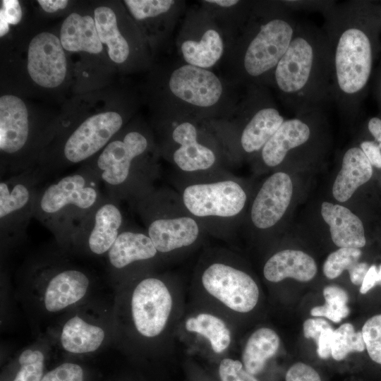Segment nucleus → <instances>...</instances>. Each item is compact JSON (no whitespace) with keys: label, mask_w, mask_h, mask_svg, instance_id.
<instances>
[{"label":"nucleus","mask_w":381,"mask_h":381,"mask_svg":"<svg viewBox=\"0 0 381 381\" xmlns=\"http://www.w3.org/2000/svg\"><path fill=\"white\" fill-rule=\"evenodd\" d=\"M321 214L329 226L332 240L337 246L360 248L365 245L363 223L349 209L340 205L323 202Z\"/></svg>","instance_id":"26"},{"label":"nucleus","mask_w":381,"mask_h":381,"mask_svg":"<svg viewBox=\"0 0 381 381\" xmlns=\"http://www.w3.org/2000/svg\"><path fill=\"white\" fill-rule=\"evenodd\" d=\"M315 112L284 120L260 151L262 160L266 166L279 165L290 151L310 140L312 135L310 121Z\"/></svg>","instance_id":"25"},{"label":"nucleus","mask_w":381,"mask_h":381,"mask_svg":"<svg viewBox=\"0 0 381 381\" xmlns=\"http://www.w3.org/2000/svg\"><path fill=\"white\" fill-rule=\"evenodd\" d=\"M181 198L186 210L203 228L212 224L227 226L245 207L247 195L243 187L229 178L194 182L185 186Z\"/></svg>","instance_id":"16"},{"label":"nucleus","mask_w":381,"mask_h":381,"mask_svg":"<svg viewBox=\"0 0 381 381\" xmlns=\"http://www.w3.org/2000/svg\"><path fill=\"white\" fill-rule=\"evenodd\" d=\"M280 339L269 327L255 330L248 338L241 353V363L250 374L257 376L262 373L270 359L278 351Z\"/></svg>","instance_id":"32"},{"label":"nucleus","mask_w":381,"mask_h":381,"mask_svg":"<svg viewBox=\"0 0 381 381\" xmlns=\"http://www.w3.org/2000/svg\"><path fill=\"white\" fill-rule=\"evenodd\" d=\"M367 128L374 140H375L381 132V118L378 116L371 117L368 121Z\"/></svg>","instance_id":"48"},{"label":"nucleus","mask_w":381,"mask_h":381,"mask_svg":"<svg viewBox=\"0 0 381 381\" xmlns=\"http://www.w3.org/2000/svg\"><path fill=\"white\" fill-rule=\"evenodd\" d=\"M243 110L246 114L240 145L248 154L261 151L284 121L279 109L264 86H249Z\"/></svg>","instance_id":"18"},{"label":"nucleus","mask_w":381,"mask_h":381,"mask_svg":"<svg viewBox=\"0 0 381 381\" xmlns=\"http://www.w3.org/2000/svg\"><path fill=\"white\" fill-rule=\"evenodd\" d=\"M159 86L153 93L159 100L195 116L218 109L226 96L225 86L214 72L186 63L171 68Z\"/></svg>","instance_id":"12"},{"label":"nucleus","mask_w":381,"mask_h":381,"mask_svg":"<svg viewBox=\"0 0 381 381\" xmlns=\"http://www.w3.org/2000/svg\"><path fill=\"white\" fill-rule=\"evenodd\" d=\"M332 326L324 319L310 318L306 320L303 326V334L307 339H313L315 343L320 335Z\"/></svg>","instance_id":"42"},{"label":"nucleus","mask_w":381,"mask_h":381,"mask_svg":"<svg viewBox=\"0 0 381 381\" xmlns=\"http://www.w3.org/2000/svg\"><path fill=\"white\" fill-rule=\"evenodd\" d=\"M181 325L187 339L201 349L222 355L231 348L233 340L231 327L223 317L212 311H193L183 318Z\"/></svg>","instance_id":"23"},{"label":"nucleus","mask_w":381,"mask_h":381,"mask_svg":"<svg viewBox=\"0 0 381 381\" xmlns=\"http://www.w3.org/2000/svg\"><path fill=\"white\" fill-rule=\"evenodd\" d=\"M272 85L296 116L323 111L333 101L330 47L322 29L297 22L293 39L274 69Z\"/></svg>","instance_id":"4"},{"label":"nucleus","mask_w":381,"mask_h":381,"mask_svg":"<svg viewBox=\"0 0 381 381\" xmlns=\"http://www.w3.org/2000/svg\"><path fill=\"white\" fill-rule=\"evenodd\" d=\"M322 14L329 42L333 101L345 115L361 111L381 53V8L370 0L332 1Z\"/></svg>","instance_id":"2"},{"label":"nucleus","mask_w":381,"mask_h":381,"mask_svg":"<svg viewBox=\"0 0 381 381\" xmlns=\"http://www.w3.org/2000/svg\"><path fill=\"white\" fill-rule=\"evenodd\" d=\"M365 349L361 332H356L351 323H344L334 330L331 356L335 361L344 359L351 352H361Z\"/></svg>","instance_id":"34"},{"label":"nucleus","mask_w":381,"mask_h":381,"mask_svg":"<svg viewBox=\"0 0 381 381\" xmlns=\"http://www.w3.org/2000/svg\"><path fill=\"white\" fill-rule=\"evenodd\" d=\"M83 376L79 365L64 363L46 373L41 381H83Z\"/></svg>","instance_id":"40"},{"label":"nucleus","mask_w":381,"mask_h":381,"mask_svg":"<svg viewBox=\"0 0 381 381\" xmlns=\"http://www.w3.org/2000/svg\"><path fill=\"white\" fill-rule=\"evenodd\" d=\"M44 356L39 349L23 351L19 358L20 368L13 381H41L43 377Z\"/></svg>","instance_id":"36"},{"label":"nucleus","mask_w":381,"mask_h":381,"mask_svg":"<svg viewBox=\"0 0 381 381\" xmlns=\"http://www.w3.org/2000/svg\"><path fill=\"white\" fill-rule=\"evenodd\" d=\"M1 87L29 98L64 103L75 80L58 25L40 24L16 44L1 49Z\"/></svg>","instance_id":"3"},{"label":"nucleus","mask_w":381,"mask_h":381,"mask_svg":"<svg viewBox=\"0 0 381 381\" xmlns=\"http://www.w3.org/2000/svg\"><path fill=\"white\" fill-rule=\"evenodd\" d=\"M380 8H381V1L380 2Z\"/></svg>","instance_id":"51"},{"label":"nucleus","mask_w":381,"mask_h":381,"mask_svg":"<svg viewBox=\"0 0 381 381\" xmlns=\"http://www.w3.org/2000/svg\"><path fill=\"white\" fill-rule=\"evenodd\" d=\"M159 255L145 230L126 224L107 254L109 266L115 271H125L135 265L149 263Z\"/></svg>","instance_id":"24"},{"label":"nucleus","mask_w":381,"mask_h":381,"mask_svg":"<svg viewBox=\"0 0 381 381\" xmlns=\"http://www.w3.org/2000/svg\"><path fill=\"white\" fill-rule=\"evenodd\" d=\"M374 93L380 110L381 111V59L376 71L374 72Z\"/></svg>","instance_id":"47"},{"label":"nucleus","mask_w":381,"mask_h":381,"mask_svg":"<svg viewBox=\"0 0 381 381\" xmlns=\"http://www.w3.org/2000/svg\"><path fill=\"white\" fill-rule=\"evenodd\" d=\"M125 224L120 202L106 194L75 237L71 248H83L95 255L107 254Z\"/></svg>","instance_id":"20"},{"label":"nucleus","mask_w":381,"mask_h":381,"mask_svg":"<svg viewBox=\"0 0 381 381\" xmlns=\"http://www.w3.org/2000/svg\"><path fill=\"white\" fill-rule=\"evenodd\" d=\"M359 147L372 166L381 169V149L375 140H363Z\"/></svg>","instance_id":"43"},{"label":"nucleus","mask_w":381,"mask_h":381,"mask_svg":"<svg viewBox=\"0 0 381 381\" xmlns=\"http://www.w3.org/2000/svg\"><path fill=\"white\" fill-rule=\"evenodd\" d=\"M45 176L35 166L4 178L0 182V237L1 246H11L25 238L38 192Z\"/></svg>","instance_id":"15"},{"label":"nucleus","mask_w":381,"mask_h":381,"mask_svg":"<svg viewBox=\"0 0 381 381\" xmlns=\"http://www.w3.org/2000/svg\"><path fill=\"white\" fill-rule=\"evenodd\" d=\"M59 111L1 87L0 173L4 179L35 165L54 138Z\"/></svg>","instance_id":"7"},{"label":"nucleus","mask_w":381,"mask_h":381,"mask_svg":"<svg viewBox=\"0 0 381 381\" xmlns=\"http://www.w3.org/2000/svg\"><path fill=\"white\" fill-rule=\"evenodd\" d=\"M135 98L113 83L74 94L59 110L57 132L35 166L47 177L99 152L132 119Z\"/></svg>","instance_id":"1"},{"label":"nucleus","mask_w":381,"mask_h":381,"mask_svg":"<svg viewBox=\"0 0 381 381\" xmlns=\"http://www.w3.org/2000/svg\"><path fill=\"white\" fill-rule=\"evenodd\" d=\"M128 300L131 328L139 337H161L173 322L177 307L176 294L170 283L159 275L137 278Z\"/></svg>","instance_id":"13"},{"label":"nucleus","mask_w":381,"mask_h":381,"mask_svg":"<svg viewBox=\"0 0 381 381\" xmlns=\"http://www.w3.org/2000/svg\"><path fill=\"white\" fill-rule=\"evenodd\" d=\"M218 375L220 381H259L244 368L241 361L229 357L219 362Z\"/></svg>","instance_id":"39"},{"label":"nucleus","mask_w":381,"mask_h":381,"mask_svg":"<svg viewBox=\"0 0 381 381\" xmlns=\"http://www.w3.org/2000/svg\"><path fill=\"white\" fill-rule=\"evenodd\" d=\"M200 289L222 308L239 314L253 310L259 300V288L253 277L222 255L210 257L196 274Z\"/></svg>","instance_id":"14"},{"label":"nucleus","mask_w":381,"mask_h":381,"mask_svg":"<svg viewBox=\"0 0 381 381\" xmlns=\"http://www.w3.org/2000/svg\"><path fill=\"white\" fill-rule=\"evenodd\" d=\"M314 259L307 253L297 250L286 249L272 255L263 267L265 278L277 283L286 278L300 282L311 280L317 273Z\"/></svg>","instance_id":"27"},{"label":"nucleus","mask_w":381,"mask_h":381,"mask_svg":"<svg viewBox=\"0 0 381 381\" xmlns=\"http://www.w3.org/2000/svg\"><path fill=\"white\" fill-rule=\"evenodd\" d=\"M334 329L332 327L325 331L320 337L316 344L318 356L322 359L329 358L331 356L332 341Z\"/></svg>","instance_id":"44"},{"label":"nucleus","mask_w":381,"mask_h":381,"mask_svg":"<svg viewBox=\"0 0 381 381\" xmlns=\"http://www.w3.org/2000/svg\"><path fill=\"white\" fill-rule=\"evenodd\" d=\"M63 262H54L40 268V279L44 282L43 302L50 313L59 312L78 303L90 285L89 274L80 268Z\"/></svg>","instance_id":"19"},{"label":"nucleus","mask_w":381,"mask_h":381,"mask_svg":"<svg viewBox=\"0 0 381 381\" xmlns=\"http://www.w3.org/2000/svg\"><path fill=\"white\" fill-rule=\"evenodd\" d=\"M167 144L159 147L160 154L167 155L174 164L187 174L206 173L217 165L215 150L202 140L195 121L179 118L167 133Z\"/></svg>","instance_id":"17"},{"label":"nucleus","mask_w":381,"mask_h":381,"mask_svg":"<svg viewBox=\"0 0 381 381\" xmlns=\"http://www.w3.org/2000/svg\"><path fill=\"white\" fill-rule=\"evenodd\" d=\"M75 3L68 0H37L32 5L37 20L42 23L45 20L64 18Z\"/></svg>","instance_id":"38"},{"label":"nucleus","mask_w":381,"mask_h":381,"mask_svg":"<svg viewBox=\"0 0 381 381\" xmlns=\"http://www.w3.org/2000/svg\"><path fill=\"white\" fill-rule=\"evenodd\" d=\"M207 17V16H206ZM184 28L179 39V51L184 62L209 69L222 59L225 51L224 32L210 18Z\"/></svg>","instance_id":"21"},{"label":"nucleus","mask_w":381,"mask_h":381,"mask_svg":"<svg viewBox=\"0 0 381 381\" xmlns=\"http://www.w3.org/2000/svg\"><path fill=\"white\" fill-rule=\"evenodd\" d=\"M368 269L369 266L366 262H358L348 271L351 282L356 285L361 284Z\"/></svg>","instance_id":"45"},{"label":"nucleus","mask_w":381,"mask_h":381,"mask_svg":"<svg viewBox=\"0 0 381 381\" xmlns=\"http://www.w3.org/2000/svg\"><path fill=\"white\" fill-rule=\"evenodd\" d=\"M375 141L378 144L380 148L381 149V132Z\"/></svg>","instance_id":"50"},{"label":"nucleus","mask_w":381,"mask_h":381,"mask_svg":"<svg viewBox=\"0 0 381 381\" xmlns=\"http://www.w3.org/2000/svg\"><path fill=\"white\" fill-rule=\"evenodd\" d=\"M128 13L138 25L148 44L155 45L163 23L173 14L178 1L173 0H125Z\"/></svg>","instance_id":"28"},{"label":"nucleus","mask_w":381,"mask_h":381,"mask_svg":"<svg viewBox=\"0 0 381 381\" xmlns=\"http://www.w3.org/2000/svg\"><path fill=\"white\" fill-rule=\"evenodd\" d=\"M1 48L13 46L35 28L40 22L33 7H28L25 1L1 0L0 1Z\"/></svg>","instance_id":"30"},{"label":"nucleus","mask_w":381,"mask_h":381,"mask_svg":"<svg viewBox=\"0 0 381 381\" xmlns=\"http://www.w3.org/2000/svg\"><path fill=\"white\" fill-rule=\"evenodd\" d=\"M297 22L284 1L253 4L234 46L241 82L248 87L272 85L274 69L293 39Z\"/></svg>","instance_id":"6"},{"label":"nucleus","mask_w":381,"mask_h":381,"mask_svg":"<svg viewBox=\"0 0 381 381\" xmlns=\"http://www.w3.org/2000/svg\"><path fill=\"white\" fill-rule=\"evenodd\" d=\"M376 282H377V284L381 285V265L379 266V268L377 270Z\"/></svg>","instance_id":"49"},{"label":"nucleus","mask_w":381,"mask_h":381,"mask_svg":"<svg viewBox=\"0 0 381 381\" xmlns=\"http://www.w3.org/2000/svg\"><path fill=\"white\" fill-rule=\"evenodd\" d=\"M159 154L150 128L135 119L85 164L96 174L109 197L131 202L154 188Z\"/></svg>","instance_id":"5"},{"label":"nucleus","mask_w":381,"mask_h":381,"mask_svg":"<svg viewBox=\"0 0 381 381\" xmlns=\"http://www.w3.org/2000/svg\"><path fill=\"white\" fill-rule=\"evenodd\" d=\"M361 332L370 358L381 365V314L368 319Z\"/></svg>","instance_id":"37"},{"label":"nucleus","mask_w":381,"mask_h":381,"mask_svg":"<svg viewBox=\"0 0 381 381\" xmlns=\"http://www.w3.org/2000/svg\"><path fill=\"white\" fill-rule=\"evenodd\" d=\"M102 182L86 164L74 172L40 188L33 217L55 237L64 249H71L77 236L104 198Z\"/></svg>","instance_id":"8"},{"label":"nucleus","mask_w":381,"mask_h":381,"mask_svg":"<svg viewBox=\"0 0 381 381\" xmlns=\"http://www.w3.org/2000/svg\"><path fill=\"white\" fill-rule=\"evenodd\" d=\"M104 338L105 332L101 326L75 315L64 325L60 341L65 351L75 354H83L97 350Z\"/></svg>","instance_id":"31"},{"label":"nucleus","mask_w":381,"mask_h":381,"mask_svg":"<svg viewBox=\"0 0 381 381\" xmlns=\"http://www.w3.org/2000/svg\"><path fill=\"white\" fill-rule=\"evenodd\" d=\"M91 3L99 40L116 72L128 73L150 65L149 44L122 1Z\"/></svg>","instance_id":"11"},{"label":"nucleus","mask_w":381,"mask_h":381,"mask_svg":"<svg viewBox=\"0 0 381 381\" xmlns=\"http://www.w3.org/2000/svg\"><path fill=\"white\" fill-rule=\"evenodd\" d=\"M285 381H322L318 373L310 365L296 363L286 371Z\"/></svg>","instance_id":"41"},{"label":"nucleus","mask_w":381,"mask_h":381,"mask_svg":"<svg viewBox=\"0 0 381 381\" xmlns=\"http://www.w3.org/2000/svg\"><path fill=\"white\" fill-rule=\"evenodd\" d=\"M360 248H340L330 253L323 265V273L330 279L338 277L345 270L349 271L358 262Z\"/></svg>","instance_id":"35"},{"label":"nucleus","mask_w":381,"mask_h":381,"mask_svg":"<svg viewBox=\"0 0 381 381\" xmlns=\"http://www.w3.org/2000/svg\"><path fill=\"white\" fill-rule=\"evenodd\" d=\"M172 198L168 190L154 187L130 202L159 255L195 246L205 229L186 210L181 197L177 202H172Z\"/></svg>","instance_id":"10"},{"label":"nucleus","mask_w":381,"mask_h":381,"mask_svg":"<svg viewBox=\"0 0 381 381\" xmlns=\"http://www.w3.org/2000/svg\"><path fill=\"white\" fill-rule=\"evenodd\" d=\"M293 193L290 176L282 171L269 176L262 183L250 208V219L258 229H267L282 218Z\"/></svg>","instance_id":"22"},{"label":"nucleus","mask_w":381,"mask_h":381,"mask_svg":"<svg viewBox=\"0 0 381 381\" xmlns=\"http://www.w3.org/2000/svg\"><path fill=\"white\" fill-rule=\"evenodd\" d=\"M377 270L378 269L375 265L369 267V269L364 277V279L360 288V292L361 294H366L377 284L376 279L377 275Z\"/></svg>","instance_id":"46"},{"label":"nucleus","mask_w":381,"mask_h":381,"mask_svg":"<svg viewBox=\"0 0 381 381\" xmlns=\"http://www.w3.org/2000/svg\"><path fill=\"white\" fill-rule=\"evenodd\" d=\"M373 171V166L359 147L349 148L332 186L334 198L339 202L348 200L358 187L370 180Z\"/></svg>","instance_id":"29"},{"label":"nucleus","mask_w":381,"mask_h":381,"mask_svg":"<svg viewBox=\"0 0 381 381\" xmlns=\"http://www.w3.org/2000/svg\"><path fill=\"white\" fill-rule=\"evenodd\" d=\"M61 43L75 80L74 94L111 83L116 71L99 40L91 1H76L58 25Z\"/></svg>","instance_id":"9"},{"label":"nucleus","mask_w":381,"mask_h":381,"mask_svg":"<svg viewBox=\"0 0 381 381\" xmlns=\"http://www.w3.org/2000/svg\"><path fill=\"white\" fill-rule=\"evenodd\" d=\"M323 296L325 305L313 308L311 315L325 317L336 323L349 315V296L345 290L337 286H328L323 289Z\"/></svg>","instance_id":"33"}]
</instances>
